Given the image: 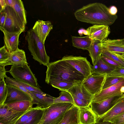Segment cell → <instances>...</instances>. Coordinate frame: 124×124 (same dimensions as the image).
<instances>
[{
	"mask_svg": "<svg viewBox=\"0 0 124 124\" xmlns=\"http://www.w3.org/2000/svg\"><path fill=\"white\" fill-rule=\"evenodd\" d=\"M76 19L79 21L94 25L109 26L117 19L116 15L109 13V8L100 3H90L77 10L74 13Z\"/></svg>",
	"mask_w": 124,
	"mask_h": 124,
	"instance_id": "obj_1",
	"label": "cell"
},
{
	"mask_svg": "<svg viewBox=\"0 0 124 124\" xmlns=\"http://www.w3.org/2000/svg\"><path fill=\"white\" fill-rule=\"evenodd\" d=\"M106 121H109L113 124H124V113L113 117Z\"/></svg>",
	"mask_w": 124,
	"mask_h": 124,
	"instance_id": "obj_38",
	"label": "cell"
},
{
	"mask_svg": "<svg viewBox=\"0 0 124 124\" xmlns=\"http://www.w3.org/2000/svg\"><path fill=\"white\" fill-rule=\"evenodd\" d=\"M53 27V25L50 21L39 20L36 22L32 29L42 42L44 44L46 38Z\"/></svg>",
	"mask_w": 124,
	"mask_h": 124,
	"instance_id": "obj_16",
	"label": "cell"
},
{
	"mask_svg": "<svg viewBox=\"0 0 124 124\" xmlns=\"http://www.w3.org/2000/svg\"><path fill=\"white\" fill-rule=\"evenodd\" d=\"M38 106L32 108L27 111L16 122L15 124H23L29 116L37 108Z\"/></svg>",
	"mask_w": 124,
	"mask_h": 124,
	"instance_id": "obj_34",
	"label": "cell"
},
{
	"mask_svg": "<svg viewBox=\"0 0 124 124\" xmlns=\"http://www.w3.org/2000/svg\"><path fill=\"white\" fill-rule=\"evenodd\" d=\"M0 124H4L1 123H0Z\"/></svg>",
	"mask_w": 124,
	"mask_h": 124,
	"instance_id": "obj_50",
	"label": "cell"
},
{
	"mask_svg": "<svg viewBox=\"0 0 124 124\" xmlns=\"http://www.w3.org/2000/svg\"><path fill=\"white\" fill-rule=\"evenodd\" d=\"M7 71L5 69V67L0 66V81L4 79L7 76Z\"/></svg>",
	"mask_w": 124,
	"mask_h": 124,
	"instance_id": "obj_42",
	"label": "cell"
},
{
	"mask_svg": "<svg viewBox=\"0 0 124 124\" xmlns=\"http://www.w3.org/2000/svg\"><path fill=\"white\" fill-rule=\"evenodd\" d=\"M124 94L112 97L100 102H91L90 106L97 117V121L113 107Z\"/></svg>",
	"mask_w": 124,
	"mask_h": 124,
	"instance_id": "obj_9",
	"label": "cell"
},
{
	"mask_svg": "<svg viewBox=\"0 0 124 124\" xmlns=\"http://www.w3.org/2000/svg\"><path fill=\"white\" fill-rule=\"evenodd\" d=\"M72 46L78 49L87 50L90 47L93 40L88 36L84 37L72 36Z\"/></svg>",
	"mask_w": 124,
	"mask_h": 124,
	"instance_id": "obj_23",
	"label": "cell"
},
{
	"mask_svg": "<svg viewBox=\"0 0 124 124\" xmlns=\"http://www.w3.org/2000/svg\"><path fill=\"white\" fill-rule=\"evenodd\" d=\"M78 107L73 105L65 112L64 116L58 124H79Z\"/></svg>",
	"mask_w": 124,
	"mask_h": 124,
	"instance_id": "obj_21",
	"label": "cell"
},
{
	"mask_svg": "<svg viewBox=\"0 0 124 124\" xmlns=\"http://www.w3.org/2000/svg\"><path fill=\"white\" fill-rule=\"evenodd\" d=\"M124 79V78L106 76L102 90L113 86Z\"/></svg>",
	"mask_w": 124,
	"mask_h": 124,
	"instance_id": "obj_32",
	"label": "cell"
},
{
	"mask_svg": "<svg viewBox=\"0 0 124 124\" xmlns=\"http://www.w3.org/2000/svg\"><path fill=\"white\" fill-rule=\"evenodd\" d=\"M25 39L28 42V49L33 59L40 64L47 67L50 63L49 57L46 53L44 44L32 28L27 31Z\"/></svg>",
	"mask_w": 124,
	"mask_h": 124,
	"instance_id": "obj_3",
	"label": "cell"
},
{
	"mask_svg": "<svg viewBox=\"0 0 124 124\" xmlns=\"http://www.w3.org/2000/svg\"><path fill=\"white\" fill-rule=\"evenodd\" d=\"M0 12L4 10L7 6L6 0H0Z\"/></svg>",
	"mask_w": 124,
	"mask_h": 124,
	"instance_id": "obj_44",
	"label": "cell"
},
{
	"mask_svg": "<svg viewBox=\"0 0 124 124\" xmlns=\"http://www.w3.org/2000/svg\"><path fill=\"white\" fill-rule=\"evenodd\" d=\"M10 55L11 54L8 51L5 45L0 48V62L7 60Z\"/></svg>",
	"mask_w": 124,
	"mask_h": 124,
	"instance_id": "obj_37",
	"label": "cell"
},
{
	"mask_svg": "<svg viewBox=\"0 0 124 124\" xmlns=\"http://www.w3.org/2000/svg\"><path fill=\"white\" fill-rule=\"evenodd\" d=\"M7 85L5 79L0 81V106L3 105L7 94Z\"/></svg>",
	"mask_w": 124,
	"mask_h": 124,
	"instance_id": "obj_33",
	"label": "cell"
},
{
	"mask_svg": "<svg viewBox=\"0 0 124 124\" xmlns=\"http://www.w3.org/2000/svg\"><path fill=\"white\" fill-rule=\"evenodd\" d=\"M26 112H21L14 111L4 104L0 106V123L4 124H15Z\"/></svg>",
	"mask_w": 124,
	"mask_h": 124,
	"instance_id": "obj_13",
	"label": "cell"
},
{
	"mask_svg": "<svg viewBox=\"0 0 124 124\" xmlns=\"http://www.w3.org/2000/svg\"><path fill=\"white\" fill-rule=\"evenodd\" d=\"M0 28H3L7 17V13L4 10L0 12Z\"/></svg>",
	"mask_w": 124,
	"mask_h": 124,
	"instance_id": "obj_41",
	"label": "cell"
},
{
	"mask_svg": "<svg viewBox=\"0 0 124 124\" xmlns=\"http://www.w3.org/2000/svg\"><path fill=\"white\" fill-rule=\"evenodd\" d=\"M13 8L18 16L26 25L27 23L26 11L22 1L21 0H15Z\"/></svg>",
	"mask_w": 124,
	"mask_h": 124,
	"instance_id": "obj_30",
	"label": "cell"
},
{
	"mask_svg": "<svg viewBox=\"0 0 124 124\" xmlns=\"http://www.w3.org/2000/svg\"><path fill=\"white\" fill-rule=\"evenodd\" d=\"M7 94L4 104L25 101L33 102L29 95L18 88L9 85H7Z\"/></svg>",
	"mask_w": 124,
	"mask_h": 124,
	"instance_id": "obj_10",
	"label": "cell"
},
{
	"mask_svg": "<svg viewBox=\"0 0 124 124\" xmlns=\"http://www.w3.org/2000/svg\"><path fill=\"white\" fill-rule=\"evenodd\" d=\"M114 54L124 62V53L111 52Z\"/></svg>",
	"mask_w": 124,
	"mask_h": 124,
	"instance_id": "obj_46",
	"label": "cell"
},
{
	"mask_svg": "<svg viewBox=\"0 0 124 124\" xmlns=\"http://www.w3.org/2000/svg\"><path fill=\"white\" fill-rule=\"evenodd\" d=\"M45 82L53 80L82 81L86 78L69 63L62 59L51 62L47 66Z\"/></svg>",
	"mask_w": 124,
	"mask_h": 124,
	"instance_id": "obj_2",
	"label": "cell"
},
{
	"mask_svg": "<svg viewBox=\"0 0 124 124\" xmlns=\"http://www.w3.org/2000/svg\"><path fill=\"white\" fill-rule=\"evenodd\" d=\"M87 36L92 40L102 42L108 37L110 31L108 26L102 25H94L86 29Z\"/></svg>",
	"mask_w": 124,
	"mask_h": 124,
	"instance_id": "obj_12",
	"label": "cell"
},
{
	"mask_svg": "<svg viewBox=\"0 0 124 124\" xmlns=\"http://www.w3.org/2000/svg\"><path fill=\"white\" fill-rule=\"evenodd\" d=\"M71 95L73 100L74 105L78 108L86 107L90 106L76 96L73 95Z\"/></svg>",
	"mask_w": 124,
	"mask_h": 124,
	"instance_id": "obj_40",
	"label": "cell"
},
{
	"mask_svg": "<svg viewBox=\"0 0 124 124\" xmlns=\"http://www.w3.org/2000/svg\"><path fill=\"white\" fill-rule=\"evenodd\" d=\"M4 35V45L8 52L11 54L19 48V38L21 33H12L8 32L3 28H0Z\"/></svg>",
	"mask_w": 124,
	"mask_h": 124,
	"instance_id": "obj_15",
	"label": "cell"
},
{
	"mask_svg": "<svg viewBox=\"0 0 124 124\" xmlns=\"http://www.w3.org/2000/svg\"></svg>",
	"mask_w": 124,
	"mask_h": 124,
	"instance_id": "obj_51",
	"label": "cell"
},
{
	"mask_svg": "<svg viewBox=\"0 0 124 124\" xmlns=\"http://www.w3.org/2000/svg\"><path fill=\"white\" fill-rule=\"evenodd\" d=\"M34 96L38 99L39 101V106L46 108L54 104V97L46 94H43L36 92H32Z\"/></svg>",
	"mask_w": 124,
	"mask_h": 124,
	"instance_id": "obj_28",
	"label": "cell"
},
{
	"mask_svg": "<svg viewBox=\"0 0 124 124\" xmlns=\"http://www.w3.org/2000/svg\"><path fill=\"white\" fill-rule=\"evenodd\" d=\"M102 55L109 57L122 66L124 67V62L113 53L107 51L103 50Z\"/></svg>",
	"mask_w": 124,
	"mask_h": 124,
	"instance_id": "obj_36",
	"label": "cell"
},
{
	"mask_svg": "<svg viewBox=\"0 0 124 124\" xmlns=\"http://www.w3.org/2000/svg\"><path fill=\"white\" fill-rule=\"evenodd\" d=\"M5 81L7 85H11L16 87L21 90L29 95L32 99L34 104H36L38 105L39 101L38 99L34 96L32 92L29 91L24 88L16 81V80L14 78L8 77H5Z\"/></svg>",
	"mask_w": 124,
	"mask_h": 124,
	"instance_id": "obj_29",
	"label": "cell"
},
{
	"mask_svg": "<svg viewBox=\"0 0 124 124\" xmlns=\"http://www.w3.org/2000/svg\"><path fill=\"white\" fill-rule=\"evenodd\" d=\"M62 59L69 63L85 78L93 74L92 66L86 57L66 55Z\"/></svg>",
	"mask_w": 124,
	"mask_h": 124,
	"instance_id": "obj_7",
	"label": "cell"
},
{
	"mask_svg": "<svg viewBox=\"0 0 124 124\" xmlns=\"http://www.w3.org/2000/svg\"><path fill=\"white\" fill-rule=\"evenodd\" d=\"M78 82H69L64 80H53L49 81L46 83L50 84L53 87L59 89L60 91H68L75 84Z\"/></svg>",
	"mask_w": 124,
	"mask_h": 124,
	"instance_id": "obj_27",
	"label": "cell"
},
{
	"mask_svg": "<svg viewBox=\"0 0 124 124\" xmlns=\"http://www.w3.org/2000/svg\"><path fill=\"white\" fill-rule=\"evenodd\" d=\"M101 45L103 51L124 53V43L121 39H106L102 42Z\"/></svg>",
	"mask_w": 124,
	"mask_h": 124,
	"instance_id": "obj_18",
	"label": "cell"
},
{
	"mask_svg": "<svg viewBox=\"0 0 124 124\" xmlns=\"http://www.w3.org/2000/svg\"><path fill=\"white\" fill-rule=\"evenodd\" d=\"M124 86V79L113 86L102 90L94 95L92 102H99L112 97L122 94L121 87Z\"/></svg>",
	"mask_w": 124,
	"mask_h": 124,
	"instance_id": "obj_11",
	"label": "cell"
},
{
	"mask_svg": "<svg viewBox=\"0 0 124 124\" xmlns=\"http://www.w3.org/2000/svg\"><path fill=\"white\" fill-rule=\"evenodd\" d=\"M28 64L24 51L18 49L11 54L10 57L7 60L0 62V66L5 67L9 65H20Z\"/></svg>",
	"mask_w": 124,
	"mask_h": 124,
	"instance_id": "obj_17",
	"label": "cell"
},
{
	"mask_svg": "<svg viewBox=\"0 0 124 124\" xmlns=\"http://www.w3.org/2000/svg\"><path fill=\"white\" fill-rule=\"evenodd\" d=\"M85 30L84 29H82L81 30H79L78 31V32L79 33V34L80 36H81L83 34H84L85 35H87V36L88 35V33L87 31L86 32H83Z\"/></svg>",
	"mask_w": 124,
	"mask_h": 124,
	"instance_id": "obj_48",
	"label": "cell"
},
{
	"mask_svg": "<svg viewBox=\"0 0 124 124\" xmlns=\"http://www.w3.org/2000/svg\"><path fill=\"white\" fill-rule=\"evenodd\" d=\"M79 124H94L97 122V118L89 106L79 108Z\"/></svg>",
	"mask_w": 124,
	"mask_h": 124,
	"instance_id": "obj_19",
	"label": "cell"
},
{
	"mask_svg": "<svg viewBox=\"0 0 124 124\" xmlns=\"http://www.w3.org/2000/svg\"><path fill=\"white\" fill-rule=\"evenodd\" d=\"M28 64L12 65L10 69L7 72L15 79L40 89L37 79Z\"/></svg>",
	"mask_w": 124,
	"mask_h": 124,
	"instance_id": "obj_5",
	"label": "cell"
},
{
	"mask_svg": "<svg viewBox=\"0 0 124 124\" xmlns=\"http://www.w3.org/2000/svg\"><path fill=\"white\" fill-rule=\"evenodd\" d=\"M109 10L110 13L113 15H116L117 12V8L114 6H112L109 8Z\"/></svg>",
	"mask_w": 124,
	"mask_h": 124,
	"instance_id": "obj_43",
	"label": "cell"
},
{
	"mask_svg": "<svg viewBox=\"0 0 124 124\" xmlns=\"http://www.w3.org/2000/svg\"><path fill=\"white\" fill-rule=\"evenodd\" d=\"M106 74H93L86 78L82 81L84 86L93 96L99 93L102 90Z\"/></svg>",
	"mask_w": 124,
	"mask_h": 124,
	"instance_id": "obj_8",
	"label": "cell"
},
{
	"mask_svg": "<svg viewBox=\"0 0 124 124\" xmlns=\"http://www.w3.org/2000/svg\"><path fill=\"white\" fill-rule=\"evenodd\" d=\"M4 10L7 15L3 28L7 31L12 33H22L24 31L25 24L18 16L14 9L7 6Z\"/></svg>",
	"mask_w": 124,
	"mask_h": 124,
	"instance_id": "obj_6",
	"label": "cell"
},
{
	"mask_svg": "<svg viewBox=\"0 0 124 124\" xmlns=\"http://www.w3.org/2000/svg\"><path fill=\"white\" fill-rule=\"evenodd\" d=\"M124 113V93L116 103L108 111L99 118L98 121H106L115 116Z\"/></svg>",
	"mask_w": 124,
	"mask_h": 124,
	"instance_id": "obj_20",
	"label": "cell"
},
{
	"mask_svg": "<svg viewBox=\"0 0 124 124\" xmlns=\"http://www.w3.org/2000/svg\"><path fill=\"white\" fill-rule=\"evenodd\" d=\"M61 91L59 97H54V103L67 102L72 103L74 105L73 100L71 94L67 91Z\"/></svg>",
	"mask_w": 124,
	"mask_h": 124,
	"instance_id": "obj_31",
	"label": "cell"
},
{
	"mask_svg": "<svg viewBox=\"0 0 124 124\" xmlns=\"http://www.w3.org/2000/svg\"><path fill=\"white\" fill-rule=\"evenodd\" d=\"M106 76L108 77L124 78V67L116 68L111 72L106 74Z\"/></svg>",
	"mask_w": 124,
	"mask_h": 124,
	"instance_id": "obj_35",
	"label": "cell"
},
{
	"mask_svg": "<svg viewBox=\"0 0 124 124\" xmlns=\"http://www.w3.org/2000/svg\"><path fill=\"white\" fill-rule=\"evenodd\" d=\"M37 106V108L23 124H40L42 120L46 108Z\"/></svg>",
	"mask_w": 124,
	"mask_h": 124,
	"instance_id": "obj_26",
	"label": "cell"
},
{
	"mask_svg": "<svg viewBox=\"0 0 124 124\" xmlns=\"http://www.w3.org/2000/svg\"><path fill=\"white\" fill-rule=\"evenodd\" d=\"M74 105L67 102L55 103L51 105L46 108L40 124H58L66 111Z\"/></svg>",
	"mask_w": 124,
	"mask_h": 124,
	"instance_id": "obj_4",
	"label": "cell"
},
{
	"mask_svg": "<svg viewBox=\"0 0 124 124\" xmlns=\"http://www.w3.org/2000/svg\"><path fill=\"white\" fill-rule=\"evenodd\" d=\"M34 104L32 101H18L6 105L8 108L14 111L21 112H25L32 108Z\"/></svg>",
	"mask_w": 124,
	"mask_h": 124,
	"instance_id": "obj_24",
	"label": "cell"
},
{
	"mask_svg": "<svg viewBox=\"0 0 124 124\" xmlns=\"http://www.w3.org/2000/svg\"><path fill=\"white\" fill-rule=\"evenodd\" d=\"M121 40L122 41H123V43H124V38L123 39H122Z\"/></svg>",
	"mask_w": 124,
	"mask_h": 124,
	"instance_id": "obj_49",
	"label": "cell"
},
{
	"mask_svg": "<svg viewBox=\"0 0 124 124\" xmlns=\"http://www.w3.org/2000/svg\"><path fill=\"white\" fill-rule=\"evenodd\" d=\"M7 6L13 8L15 0H6Z\"/></svg>",
	"mask_w": 124,
	"mask_h": 124,
	"instance_id": "obj_45",
	"label": "cell"
},
{
	"mask_svg": "<svg viewBox=\"0 0 124 124\" xmlns=\"http://www.w3.org/2000/svg\"><path fill=\"white\" fill-rule=\"evenodd\" d=\"M92 68L93 74L100 75L107 74L115 69L105 62L102 59L101 56L96 64L92 66Z\"/></svg>",
	"mask_w": 124,
	"mask_h": 124,
	"instance_id": "obj_25",
	"label": "cell"
},
{
	"mask_svg": "<svg viewBox=\"0 0 124 124\" xmlns=\"http://www.w3.org/2000/svg\"><path fill=\"white\" fill-rule=\"evenodd\" d=\"M101 56L102 59L105 62L115 69L117 67H122L120 64L108 57L102 55Z\"/></svg>",
	"mask_w": 124,
	"mask_h": 124,
	"instance_id": "obj_39",
	"label": "cell"
},
{
	"mask_svg": "<svg viewBox=\"0 0 124 124\" xmlns=\"http://www.w3.org/2000/svg\"><path fill=\"white\" fill-rule=\"evenodd\" d=\"M94 124H113L111 122L109 121H102L100 122L98 121L97 122Z\"/></svg>",
	"mask_w": 124,
	"mask_h": 124,
	"instance_id": "obj_47",
	"label": "cell"
},
{
	"mask_svg": "<svg viewBox=\"0 0 124 124\" xmlns=\"http://www.w3.org/2000/svg\"><path fill=\"white\" fill-rule=\"evenodd\" d=\"M102 42L96 40H93L91 45L88 50L91 57L93 66L94 65L102 55L103 49Z\"/></svg>",
	"mask_w": 124,
	"mask_h": 124,
	"instance_id": "obj_22",
	"label": "cell"
},
{
	"mask_svg": "<svg viewBox=\"0 0 124 124\" xmlns=\"http://www.w3.org/2000/svg\"><path fill=\"white\" fill-rule=\"evenodd\" d=\"M82 81L75 84L68 92L81 100L90 106L93 97L86 89L83 85Z\"/></svg>",
	"mask_w": 124,
	"mask_h": 124,
	"instance_id": "obj_14",
	"label": "cell"
}]
</instances>
